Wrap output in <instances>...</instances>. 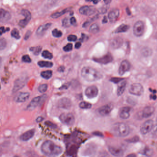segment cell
Listing matches in <instances>:
<instances>
[{
	"mask_svg": "<svg viewBox=\"0 0 157 157\" xmlns=\"http://www.w3.org/2000/svg\"><path fill=\"white\" fill-rule=\"evenodd\" d=\"M22 60L23 62L25 63H31L32 62V59L28 55H25L22 58Z\"/></svg>",
	"mask_w": 157,
	"mask_h": 157,
	"instance_id": "cell-42",
	"label": "cell"
},
{
	"mask_svg": "<svg viewBox=\"0 0 157 157\" xmlns=\"http://www.w3.org/2000/svg\"><path fill=\"white\" fill-rule=\"evenodd\" d=\"M44 118L42 117H38L36 119V122L37 123H40V122H42L44 120Z\"/></svg>",
	"mask_w": 157,
	"mask_h": 157,
	"instance_id": "cell-55",
	"label": "cell"
},
{
	"mask_svg": "<svg viewBox=\"0 0 157 157\" xmlns=\"http://www.w3.org/2000/svg\"><path fill=\"white\" fill-rule=\"evenodd\" d=\"M156 38H157V33H156Z\"/></svg>",
	"mask_w": 157,
	"mask_h": 157,
	"instance_id": "cell-62",
	"label": "cell"
},
{
	"mask_svg": "<svg viewBox=\"0 0 157 157\" xmlns=\"http://www.w3.org/2000/svg\"><path fill=\"white\" fill-rule=\"evenodd\" d=\"M71 9V8H67V9H65V10L61 11V12H59L55 13H54L51 15V17L52 18H54V19H57L59 17H61L62 15H64L70 11Z\"/></svg>",
	"mask_w": 157,
	"mask_h": 157,
	"instance_id": "cell-27",
	"label": "cell"
},
{
	"mask_svg": "<svg viewBox=\"0 0 157 157\" xmlns=\"http://www.w3.org/2000/svg\"><path fill=\"white\" fill-rule=\"evenodd\" d=\"M67 39L70 42H75L77 40V37L76 36L71 35L68 36Z\"/></svg>",
	"mask_w": 157,
	"mask_h": 157,
	"instance_id": "cell-44",
	"label": "cell"
},
{
	"mask_svg": "<svg viewBox=\"0 0 157 157\" xmlns=\"http://www.w3.org/2000/svg\"><path fill=\"white\" fill-rule=\"evenodd\" d=\"M35 133V129L28 130V131L25 132L22 135H21L20 139L23 141H28L34 136Z\"/></svg>",
	"mask_w": 157,
	"mask_h": 157,
	"instance_id": "cell-19",
	"label": "cell"
},
{
	"mask_svg": "<svg viewBox=\"0 0 157 157\" xmlns=\"http://www.w3.org/2000/svg\"></svg>",
	"mask_w": 157,
	"mask_h": 157,
	"instance_id": "cell-63",
	"label": "cell"
},
{
	"mask_svg": "<svg viewBox=\"0 0 157 157\" xmlns=\"http://www.w3.org/2000/svg\"><path fill=\"white\" fill-rule=\"evenodd\" d=\"M130 111L131 108L128 106L122 107L120 109L119 111V117L122 119H128L130 116Z\"/></svg>",
	"mask_w": 157,
	"mask_h": 157,
	"instance_id": "cell-17",
	"label": "cell"
},
{
	"mask_svg": "<svg viewBox=\"0 0 157 157\" xmlns=\"http://www.w3.org/2000/svg\"><path fill=\"white\" fill-rule=\"evenodd\" d=\"M31 33H31V31H27V33L25 34V40H28L30 36H31Z\"/></svg>",
	"mask_w": 157,
	"mask_h": 157,
	"instance_id": "cell-51",
	"label": "cell"
},
{
	"mask_svg": "<svg viewBox=\"0 0 157 157\" xmlns=\"http://www.w3.org/2000/svg\"><path fill=\"white\" fill-rule=\"evenodd\" d=\"M72 47H73V46H72V44H67V45L64 47V48H63V50H64V51H65V52H70V51L72 50Z\"/></svg>",
	"mask_w": 157,
	"mask_h": 157,
	"instance_id": "cell-41",
	"label": "cell"
},
{
	"mask_svg": "<svg viewBox=\"0 0 157 157\" xmlns=\"http://www.w3.org/2000/svg\"><path fill=\"white\" fill-rule=\"evenodd\" d=\"M81 74L85 80L90 82L99 80L102 78V75L99 71L90 67H83Z\"/></svg>",
	"mask_w": 157,
	"mask_h": 157,
	"instance_id": "cell-2",
	"label": "cell"
},
{
	"mask_svg": "<svg viewBox=\"0 0 157 157\" xmlns=\"http://www.w3.org/2000/svg\"><path fill=\"white\" fill-rule=\"evenodd\" d=\"M107 19H106V17H105H105H104L103 20L102 21L103 23H107Z\"/></svg>",
	"mask_w": 157,
	"mask_h": 157,
	"instance_id": "cell-60",
	"label": "cell"
},
{
	"mask_svg": "<svg viewBox=\"0 0 157 157\" xmlns=\"http://www.w3.org/2000/svg\"><path fill=\"white\" fill-rule=\"evenodd\" d=\"M108 149H109V152L113 156L120 157L124 155V151L120 148L110 147L108 148Z\"/></svg>",
	"mask_w": 157,
	"mask_h": 157,
	"instance_id": "cell-23",
	"label": "cell"
},
{
	"mask_svg": "<svg viewBox=\"0 0 157 157\" xmlns=\"http://www.w3.org/2000/svg\"><path fill=\"white\" fill-rule=\"evenodd\" d=\"M41 151L46 156H57L62 153L63 149L55 144L53 141L48 140L42 144Z\"/></svg>",
	"mask_w": 157,
	"mask_h": 157,
	"instance_id": "cell-1",
	"label": "cell"
},
{
	"mask_svg": "<svg viewBox=\"0 0 157 157\" xmlns=\"http://www.w3.org/2000/svg\"><path fill=\"white\" fill-rule=\"evenodd\" d=\"M10 28H7L5 29L4 27H2V26L1 27V35H2L4 33H6L7 31H10Z\"/></svg>",
	"mask_w": 157,
	"mask_h": 157,
	"instance_id": "cell-49",
	"label": "cell"
},
{
	"mask_svg": "<svg viewBox=\"0 0 157 157\" xmlns=\"http://www.w3.org/2000/svg\"><path fill=\"white\" fill-rule=\"evenodd\" d=\"M151 134L154 137H157V124L153 126L151 130Z\"/></svg>",
	"mask_w": 157,
	"mask_h": 157,
	"instance_id": "cell-43",
	"label": "cell"
},
{
	"mask_svg": "<svg viewBox=\"0 0 157 157\" xmlns=\"http://www.w3.org/2000/svg\"><path fill=\"white\" fill-rule=\"evenodd\" d=\"M153 121L151 119L147 120L143 123L140 127V133L142 135H146L151 131L153 127Z\"/></svg>",
	"mask_w": 157,
	"mask_h": 157,
	"instance_id": "cell-8",
	"label": "cell"
},
{
	"mask_svg": "<svg viewBox=\"0 0 157 157\" xmlns=\"http://www.w3.org/2000/svg\"><path fill=\"white\" fill-rule=\"evenodd\" d=\"M11 15L10 13L3 9H1L0 21L2 23H5L10 20Z\"/></svg>",
	"mask_w": 157,
	"mask_h": 157,
	"instance_id": "cell-22",
	"label": "cell"
},
{
	"mask_svg": "<svg viewBox=\"0 0 157 157\" xmlns=\"http://www.w3.org/2000/svg\"><path fill=\"white\" fill-rule=\"evenodd\" d=\"M154 111H155V109L153 106H146L142 111V117L144 118H148L153 114Z\"/></svg>",
	"mask_w": 157,
	"mask_h": 157,
	"instance_id": "cell-21",
	"label": "cell"
},
{
	"mask_svg": "<svg viewBox=\"0 0 157 157\" xmlns=\"http://www.w3.org/2000/svg\"><path fill=\"white\" fill-rule=\"evenodd\" d=\"M62 26L65 27H69V26L68 20L67 18H65V19L62 21Z\"/></svg>",
	"mask_w": 157,
	"mask_h": 157,
	"instance_id": "cell-46",
	"label": "cell"
},
{
	"mask_svg": "<svg viewBox=\"0 0 157 157\" xmlns=\"http://www.w3.org/2000/svg\"><path fill=\"white\" fill-rule=\"evenodd\" d=\"M93 60L95 62L100 64H107L113 61V58L111 54H107L102 57L99 58H94Z\"/></svg>",
	"mask_w": 157,
	"mask_h": 157,
	"instance_id": "cell-16",
	"label": "cell"
},
{
	"mask_svg": "<svg viewBox=\"0 0 157 157\" xmlns=\"http://www.w3.org/2000/svg\"><path fill=\"white\" fill-rule=\"evenodd\" d=\"M113 108V105L112 104H108L101 106L98 109V112L100 115L105 116L109 114Z\"/></svg>",
	"mask_w": 157,
	"mask_h": 157,
	"instance_id": "cell-11",
	"label": "cell"
},
{
	"mask_svg": "<svg viewBox=\"0 0 157 157\" xmlns=\"http://www.w3.org/2000/svg\"><path fill=\"white\" fill-rule=\"evenodd\" d=\"M139 140V137L137 136H134V137L128 140L127 141L128 142H130V143H135V142H137Z\"/></svg>",
	"mask_w": 157,
	"mask_h": 157,
	"instance_id": "cell-45",
	"label": "cell"
},
{
	"mask_svg": "<svg viewBox=\"0 0 157 157\" xmlns=\"http://www.w3.org/2000/svg\"><path fill=\"white\" fill-rule=\"evenodd\" d=\"M37 64L39 67L42 68H51L53 66V63L49 61H40Z\"/></svg>",
	"mask_w": 157,
	"mask_h": 157,
	"instance_id": "cell-28",
	"label": "cell"
},
{
	"mask_svg": "<svg viewBox=\"0 0 157 157\" xmlns=\"http://www.w3.org/2000/svg\"><path fill=\"white\" fill-rule=\"evenodd\" d=\"M53 71L51 70L45 71H42L41 73V76L42 78L46 79H49L52 77Z\"/></svg>",
	"mask_w": 157,
	"mask_h": 157,
	"instance_id": "cell-30",
	"label": "cell"
},
{
	"mask_svg": "<svg viewBox=\"0 0 157 157\" xmlns=\"http://www.w3.org/2000/svg\"><path fill=\"white\" fill-rule=\"evenodd\" d=\"M11 35V36L12 37H14V38H16V39H19L21 38V36H20V34H19V32L16 28L13 29L12 30Z\"/></svg>",
	"mask_w": 157,
	"mask_h": 157,
	"instance_id": "cell-36",
	"label": "cell"
},
{
	"mask_svg": "<svg viewBox=\"0 0 157 157\" xmlns=\"http://www.w3.org/2000/svg\"><path fill=\"white\" fill-rule=\"evenodd\" d=\"M59 119L63 124L68 126H72L75 123V117L71 113H64L59 116Z\"/></svg>",
	"mask_w": 157,
	"mask_h": 157,
	"instance_id": "cell-4",
	"label": "cell"
},
{
	"mask_svg": "<svg viewBox=\"0 0 157 157\" xmlns=\"http://www.w3.org/2000/svg\"><path fill=\"white\" fill-rule=\"evenodd\" d=\"M21 14L25 17L24 20H22L19 23V25L22 28H24L29 23L32 18L31 13L28 10H23L21 11Z\"/></svg>",
	"mask_w": 157,
	"mask_h": 157,
	"instance_id": "cell-7",
	"label": "cell"
},
{
	"mask_svg": "<svg viewBox=\"0 0 157 157\" xmlns=\"http://www.w3.org/2000/svg\"><path fill=\"white\" fill-rule=\"evenodd\" d=\"M152 52L151 49L148 48H144L142 49V54L145 56H148L151 55Z\"/></svg>",
	"mask_w": 157,
	"mask_h": 157,
	"instance_id": "cell-38",
	"label": "cell"
},
{
	"mask_svg": "<svg viewBox=\"0 0 157 157\" xmlns=\"http://www.w3.org/2000/svg\"><path fill=\"white\" fill-rule=\"evenodd\" d=\"M51 25H52L51 23H47L39 26L36 31V35H37L38 36H42L50 28Z\"/></svg>",
	"mask_w": 157,
	"mask_h": 157,
	"instance_id": "cell-24",
	"label": "cell"
},
{
	"mask_svg": "<svg viewBox=\"0 0 157 157\" xmlns=\"http://www.w3.org/2000/svg\"><path fill=\"white\" fill-rule=\"evenodd\" d=\"M126 87V81L125 80L121 81L118 83V88L117 90V94L118 96H121L122 95Z\"/></svg>",
	"mask_w": 157,
	"mask_h": 157,
	"instance_id": "cell-26",
	"label": "cell"
},
{
	"mask_svg": "<svg viewBox=\"0 0 157 157\" xmlns=\"http://www.w3.org/2000/svg\"><path fill=\"white\" fill-rule=\"evenodd\" d=\"M44 95H43L42 96H37V97L34 98L27 106V108H26L27 110H29V111L34 110L40 103L42 99L44 98Z\"/></svg>",
	"mask_w": 157,
	"mask_h": 157,
	"instance_id": "cell-13",
	"label": "cell"
},
{
	"mask_svg": "<svg viewBox=\"0 0 157 157\" xmlns=\"http://www.w3.org/2000/svg\"><path fill=\"white\" fill-rule=\"evenodd\" d=\"M30 50L33 52L34 55H35V56H38L40 54V52H41L42 47L40 46L32 47L30 48Z\"/></svg>",
	"mask_w": 157,
	"mask_h": 157,
	"instance_id": "cell-33",
	"label": "cell"
},
{
	"mask_svg": "<svg viewBox=\"0 0 157 157\" xmlns=\"http://www.w3.org/2000/svg\"><path fill=\"white\" fill-rule=\"evenodd\" d=\"M88 39V37L86 35L82 33V37L80 40L82 41V42H83V41H85V40H87Z\"/></svg>",
	"mask_w": 157,
	"mask_h": 157,
	"instance_id": "cell-52",
	"label": "cell"
},
{
	"mask_svg": "<svg viewBox=\"0 0 157 157\" xmlns=\"http://www.w3.org/2000/svg\"><path fill=\"white\" fill-rule=\"evenodd\" d=\"M98 88L96 86L93 85V86H89L85 91V94L89 99H92L95 98L98 95Z\"/></svg>",
	"mask_w": 157,
	"mask_h": 157,
	"instance_id": "cell-9",
	"label": "cell"
},
{
	"mask_svg": "<svg viewBox=\"0 0 157 157\" xmlns=\"http://www.w3.org/2000/svg\"><path fill=\"white\" fill-rule=\"evenodd\" d=\"M81 43H80V42H78V43L75 44V48H77V49L79 48H80L81 47Z\"/></svg>",
	"mask_w": 157,
	"mask_h": 157,
	"instance_id": "cell-56",
	"label": "cell"
},
{
	"mask_svg": "<svg viewBox=\"0 0 157 157\" xmlns=\"http://www.w3.org/2000/svg\"><path fill=\"white\" fill-rule=\"evenodd\" d=\"M99 30H100V28L98 25L96 24H93L90 28V32L93 34L97 33L99 32Z\"/></svg>",
	"mask_w": 157,
	"mask_h": 157,
	"instance_id": "cell-32",
	"label": "cell"
},
{
	"mask_svg": "<svg viewBox=\"0 0 157 157\" xmlns=\"http://www.w3.org/2000/svg\"><path fill=\"white\" fill-rule=\"evenodd\" d=\"M70 23L71 24L73 25H76L77 24V21L75 17H71L70 19Z\"/></svg>",
	"mask_w": 157,
	"mask_h": 157,
	"instance_id": "cell-50",
	"label": "cell"
},
{
	"mask_svg": "<svg viewBox=\"0 0 157 157\" xmlns=\"http://www.w3.org/2000/svg\"><path fill=\"white\" fill-rule=\"evenodd\" d=\"M48 88V86L47 84H41L38 87V90L39 92L41 93H44L47 90Z\"/></svg>",
	"mask_w": 157,
	"mask_h": 157,
	"instance_id": "cell-37",
	"label": "cell"
},
{
	"mask_svg": "<svg viewBox=\"0 0 157 157\" xmlns=\"http://www.w3.org/2000/svg\"><path fill=\"white\" fill-rule=\"evenodd\" d=\"M86 1L88 2H92L94 4H97L101 1V0H86Z\"/></svg>",
	"mask_w": 157,
	"mask_h": 157,
	"instance_id": "cell-53",
	"label": "cell"
},
{
	"mask_svg": "<svg viewBox=\"0 0 157 157\" xmlns=\"http://www.w3.org/2000/svg\"><path fill=\"white\" fill-rule=\"evenodd\" d=\"M123 40L120 37H117L112 39L110 44L111 46L114 48H117L120 47L123 44Z\"/></svg>",
	"mask_w": 157,
	"mask_h": 157,
	"instance_id": "cell-25",
	"label": "cell"
},
{
	"mask_svg": "<svg viewBox=\"0 0 157 157\" xmlns=\"http://www.w3.org/2000/svg\"><path fill=\"white\" fill-rule=\"evenodd\" d=\"M111 1H112V0H104V2L105 3V4H109L111 3Z\"/></svg>",
	"mask_w": 157,
	"mask_h": 157,
	"instance_id": "cell-59",
	"label": "cell"
},
{
	"mask_svg": "<svg viewBox=\"0 0 157 157\" xmlns=\"http://www.w3.org/2000/svg\"><path fill=\"white\" fill-rule=\"evenodd\" d=\"M42 56L44 58L47 59H51L53 58L52 53H50L48 50H44V51H43L42 54Z\"/></svg>",
	"mask_w": 157,
	"mask_h": 157,
	"instance_id": "cell-35",
	"label": "cell"
},
{
	"mask_svg": "<svg viewBox=\"0 0 157 157\" xmlns=\"http://www.w3.org/2000/svg\"><path fill=\"white\" fill-rule=\"evenodd\" d=\"M153 151L151 149L146 147L140 151V154L146 156H151L153 154Z\"/></svg>",
	"mask_w": 157,
	"mask_h": 157,
	"instance_id": "cell-31",
	"label": "cell"
},
{
	"mask_svg": "<svg viewBox=\"0 0 157 157\" xmlns=\"http://www.w3.org/2000/svg\"><path fill=\"white\" fill-rule=\"evenodd\" d=\"M123 80V79L119 78H112L111 79V81L112 82L115 83H118L119 82Z\"/></svg>",
	"mask_w": 157,
	"mask_h": 157,
	"instance_id": "cell-47",
	"label": "cell"
},
{
	"mask_svg": "<svg viewBox=\"0 0 157 157\" xmlns=\"http://www.w3.org/2000/svg\"><path fill=\"white\" fill-rule=\"evenodd\" d=\"M92 104L90 103L87 102L82 101L79 104V107L82 109H89L91 108Z\"/></svg>",
	"mask_w": 157,
	"mask_h": 157,
	"instance_id": "cell-34",
	"label": "cell"
},
{
	"mask_svg": "<svg viewBox=\"0 0 157 157\" xmlns=\"http://www.w3.org/2000/svg\"><path fill=\"white\" fill-rule=\"evenodd\" d=\"M26 81H27L26 78H23V77L17 79L14 82V86L13 89V92H17L18 90L23 88L26 84Z\"/></svg>",
	"mask_w": 157,
	"mask_h": 157,
	"instance_id": "cell-10",
	"label": "cell"
},
{
	"mask_svg": "<svg viewBox=\"0 0 157 157\" xmlns=\"http://www.w3.org/2000/svg\"><path fill=\"white\" fill-rule=\"evenodd\" d=\"M94 135H95V136H102V133H100V132H95L94 133H93Z\"/></svg>",
	"mask_w": 157,
	"mask_h": 157,
	"instance_id": "cell-58",
	"label": "cell"
},
{
	"mask_svg": "<svg viewBox=\"0 0 157 157\" xmlns=\"http://www.w3.org/2000/svg\"><path fill=\"white\" fill-rule=\"evenodd\" d=\"M112 132L116 136L124 137L130 133V128L125 123H116L113 126Z\"/></svg>",
	"mask_w": 157,
	"mask_h": 157,
	"instance_id": "cell-3",
	"label": "cell"
},
{
	"mask_svg": "<svg viewBox=\"0 0 157 157\" xmlns=\"http://www.w3.org/2000/svg\"><path fill=\"white\" fill-rule=\"evenodd\" d=\"M130 67H131V65H130V63L128 60H123L120 64L119 70H118L119 75L122 76V75L124 74L125 72L129 71Z\"/></svg>",
	"mask_w": 157,
	"mask_h": 157,
	"instance_id": "cell-12",
	"label": "cell"
},
{
	"mask_svg": "<svg viewBox=\"0 0 157 157\" xmlns=\"http://www.w3.org/2000/svg\"><path fill=\"white\" fill-rule=\"evenodd\" d=\"M133 33L137 37L142 36L145 32V25L141 21H138L133 26Z\"/></svg>",
	"mask_w": 157,
	"mask_h": 157,
	"instance_id": "cell-5",
	"label": "cell"
},
{
	"mask_svg": "<svg viewBox=\"0 0 157 157\" xmlns=\"http://www.w3.org/2000/svg\"><path fill=\"white\" fill-rule=\"evenodd\" d=\"M129 93L136 96H140L144 92V88L140 83H133L128 90Z\"/></svg>",
	"mask_w": 157,
	"mask_h": 157,
	"instance_id": "cell-6",
	"label": "cell"
},
{
	"mask_svg": "<svg viewBox=\"0 0 157 157\" xmlns=\"http://www.w3.org/2000/svg\"><path fill=\"white\" fill-rule=\"evenodd\" d=\"M58 0H48V2L50 3H55Z\"/></svg>",
	"mask_w": 157,
	"mask_h": 157,
	"instance_id": "cell-61",
	"label": "cell"
},
{
	"mask_svg": "<svg viewBox=\"0 0 157 157\" xmlns=\"http://www.w3.org/2000/svg\"><path fill=\"white\" fill-rule=\"evenodd\" d=\"M30 96V94L29 93L20 92L15 97V100L17 102H24L29 99Z\"/></svg>",
	"mask_w": 157,
	"mask_h": 157,
	"instance_id": "cell-18",
	"label": "cell"
},
{
	"mask_svg": "<svg viewBox=\"0 0 157 157\" xmlns=\"http://www.w3.org/2000/svg\"><path fill=\"white\" fill-rule=\"evenodd\" d=\"M45 124L47 125L48 126L50 127L53 128H55L56 127V125L52 123V122H50V121H46V122H45Z\"/></svg>",
	"mask_w": 157,
	"mask_h": 157,
	"instance_id": "cell-48",
	"label": "cell"
},
{
	"mask_svg": "<svg viewBox=\"0 0 157 157\" xmlns=\"http://www.w3.org/2000/svg\"><path fill=\"white\" fill-rule=\"evenodd\" d=\"M96 11L95 8L92 6H84L79 10V13L82 15L90 16L92 15Z\"/></svg>",
	"mask_w": 157,
	"mask_h": 157,
	"instance_id": "cell-14",
	"label": "cell"
},
{
	"mask_svg": "<svg viewBox=\"0 0 157 157\" xmlns=\"http://www.w3.org/2000/svg\"><path fill=\"white\" fill-rule=\"evenodd\" d=\"M119 16V10L118 9H114L108 13V18L111 23L116 21Z\"/></svg>",
	"mask_w": 157,
	"mask_h": 157,
	"instance_id": "cell-20",
	"label": "cell"
},
{
	"mask_svg": "<svg viewBox=\"0 0 157 157\" xmlns=\"http://www.w3.org/2000/svg\"><path fill=\"white\" fill-rule=\"evenodd\" d=\"M65 67H64V66H60L59 68L58 69V71L60 72H63L65 71Z\"/></svg>",
	"mask_w": 157,
	"mask_h": 157,
	"instance_id": "cell-54",
	"label": "cell"
},
{
	"mask_svg": "<svg viewBox=\"0 0 157 157\" xmlns=\"http://www.w3.org/2000/svg\"><path fill=\"white\" fill-rule=\"evenodd\" d=\"M150 97L151 99H152L153 100H155L157 99V96L155 95V94H151Z\"/></svg>",
	"mask_w": 157,
	"mask_h": 157,
	"instance_id": "cell-57",
	"label": "cell"
},
{
	"mask_svg": "<svg viewBox=\"0 0 157 157\" xmlns=\"http://www.w3.org/2000/svg\"><path fill=\"white\" fill-rule=\"evenodd\" d=\"M72 104L71 101L67 98H62L59 101L58 107L63 109H69L71 108Z\"/></svg>",
	"mask_w": 157,
	"mask_h": 157,
	"instance_id": "cell-15",
	"label": "cell"
},
{
	"mask_svg": "<svg viewBox=\"0 0 157 157\" xmlns=\"http://www.w3.org/2000/svg\"><path fill=\"white\" fill-rule=\"evenodd\" d=\"M52 35L56 37H60L62 36V32L57 29H54L52 31Z\"/></svg>",
	"mask_w": 157,
	"mask_h": 157,
	"instance_id": "cell-39",
	"label": "cell"
},
{
	"mask_svg": "<svg viewBox=\"0 0 157 157\" xmlns=\"http://www.w3.org/2000/svg\"><path fill=\"white\" fill-rule=\"evenodd\" d=\"M129 27L128 25H126L123 24L120 25L116 30L115 31V33H125L127 32L129 29Z\"/></svg>",
	"mask_w": 157,
	"mask_h": 157,
	"instance_id": "cell-29",
	"label": "cell"
},
{
	"mask_svg": "<svg viewBox=\"0 0 157 157\" xmlns=\"http://www.w3.org/2000/svg\"><path fill=\"white\" fill-rule=\"evenodd\" d=\"M7 46V42L4 38H1L0 40V48L1 50L4 49Z\"/></svg>",
	"mask_w": 157,
	"mask_h": 157,
	"instance_id": "cell-40",
	"label": "cell"
}]
</instances>
